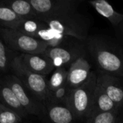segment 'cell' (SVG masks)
I'll return each mask as SVG.
<instances>
[{"label": "cell", "instance_id": "6da1fadb", "mask_svg": "<svg viewBox=\"0 0 123 123\" xmlns=\"http://www.w3.org/2000/svg\"><path fill=\"white\" fill-rule=\"evenodd\" d=\"M89 58L98 71L123 78V48L100 36L89 35L85 41Z\"/></svg>", "mask_w": 123, "mask_h": 123}, {"label": "cell", "instance_id": "7a4b0ae2", "mask_svg": "<svg viewBox=\"0 0 123 123\" xmlns=\"http://www.w3.org/2000/svg\"><path fill=\"white\" fill-rule=\"evenodd\" d=\"M10 70L25 88L40 102L48 104L50 99L51 92L48 88V81L45 76L27 70L22 63L19 55L13 58Z\"/></svg>", "mask_w": 123, "mask_h": 123}, {"label": "cell", "instance_id": "3957f363", "mask_svg": "<svg viewBox=\"0 0 123 123\" xmlns=\"http://www.w3.org/2000/svg\"><path fill=\"white\" fill-rule=\"evenodd\" d=\"M44 22L53 31L79 40L86 41L89 36V20L78 10Z\"/></svg>", "mask_w": 123, "mask_h": 123}, {"label": "cell", "instance_id": "277c9868", "mask_svg": "<svg viewBox=\"0 0 123 123\" xmlns=\"http://www.w3.org/2000/svg\"><path fill=\"white\" fill-rule=\"evenodd\" d=\"M97 85V74L92 71L84 84L76 89H72L67 107L73 112L76 120L87 117Z\"/></svg>", "mask_w": 123, "mask_h": 123}, {"label": "cell", "instance_id": "5b68a950", "mask_svg": "<svg viewBox=\"0 0 123 123\" xmlns=\"http://www.w3.org/2000/svg\"><path fill=\"white\" fill-rule=\"evenodd\" d=\"M0 38L8 48L20 52L21 54H43L49 48L48 44L42 40L1 26Z\"/></svg>", "mask_w": 123, "mask_h": 123}, {"label": "cell", "instance_id": "8992f818", "mask_svg": "<svg viewBox=\"0 0 123 123\" xmlns=\"http://www.w3.org/2000/svg\"><path fill=\"white\" fill-rule=\"evenodd\" d=\"M49 58L55 68H66L81 56L87 55L85 41L74 39L71 43L58 47L48 48L43 53Z\"/></svg>", "mask_w": 123, "mask_h": 123}, {"label": "cell", "instance_id": "52a82bcc", "mask_svg": "<svg viewBox=\"0 0 123 123\" xmlns=\"http://www.w3.org/2000/svg\"><path fill=\"white\" fill-rule=\"evenodd\" d=\"M37 19L41 22L55 19L78 10L75 0H30Z\"/></svg>", "mask_w": 123, "mask_h": 123}, {"label": "cell", "instance_id": "ba28073f", "mask_svg": "<svg viewBox=\"0 0 123 123\" xmlns=\"http://www.w3.org/2000/svg\"><path fill=\"white\" fill-rule=\"evenodd\" d=\"M4 81L8 84L18 102L28 114L33 115H43L45 111L44 105L36 99L32 98L27 92V89L22 82L13 74L6 75L4 77Z\"/></svg>", "mask_w": 123, "mask_h": 123}, {"label": "cell", "instance_id": "9c48e42d", "mask_svg": "<svg viewBox=\"0 0 123 123\" xmlns=\"http://www.w3.org/2000/svg\"><path fill=\"white\" fill-rule=\"evenodd\" d=\"M88 54L80 57L72 63L68 68L67 84L72 89L84 84L92 73V66Z\"/></svg>", "mask_w": 123, "mask_h": 123}, {"label": "cell", "instance_id": "30bf717a", "mask_svg": "<svg viewBox=\"0 0 123 123\" xmlns=\"http://www.w3.org/2000/svg\"><path fill=\"white\" fill-rule=\"evenodd\" d=\"M97 84L119 107L123 106V78L99 72Z\"/></svg>", "mask_w": 123, "mask_h": 123}, {"label": "cell", "instance_id": "8fae6325", "mask_svg": "<svg viewBox=\"0 0 123 123\" xmlns=\"http://www.w3.org/2000/svg\"><path fill=\"white\" fill-rule=\"evenodd\" d=\"M22 65L29 71L45 76L55 69L52 61L43 54L19 55Z\"/></svg>", "mask_w": 123, "mask_h": 123}, {"label": "cell", "instance_id": "7c38bea8", "mask_svg": "<svg viewBox=\"0 0 123 123\" xmlns=\"http://www.w3.org/2000/svg\"><path fill=\"white\" fill-rule=\"evenodd\" d=\"M119 109L120 108L97 84L95 89L92 106L86 119L99 114L118 111Z\"/></svg>", "mask_w": 123, "mask_h": 123}, {"label": "cell", "instance_id": "4fadbf2b", "mask_svg": "<svg viewBox=\"0 0 123 123\" xmlns=\"http://www.w3.org/2000/svg\"><path fill=\"white\" fill-rule=\"evenodd\" d=\"M89 3L100 15L108 19L115 27H120L123 23V14L115 10L113 6L107 1L93 0Z\"/></svg>", "mask_w": 123, "mask_h": 123}, {"label": "cell", "instance_id": "5bb4252c", "mask_svg": "<svg viewBox=\"0 0 123 123\" xmlns=\"http://www.w3.org/2000/svg\"><path fill=\"white\" fill-rule=\"evenodd\" d=\"M0 101L1 104L9 107L14 111H15L22 117H25L27 115V113L21 106L18 102L13 91L4 81V79L0 78Z\"/></svg>", "mask_w": 123, "mask_h": 123}, {"label": "cell", "instance_id": "9a60e30c", "mask_svg": "<svg viewBox=\"0 0 123 123\" xmlns=\"http://www.w3.org/2000/svg\"><path fill=\"white\" fill-rule=\"evenodd\" d=\"M46 111L53 123H74L76 120L71 110L64 105L49 103Z\"/></svg>", "mask_w": 123, "mask_h": 123}, {"label": "cell", "instance_id": "2e32d148", "mask_svg": "<svg viewBox=\"0 0 123 123\" xmlns=\"http://www.w3.org/2000/svg\"><path fill=\"white\" fill-rule=\"evenodd\" d=\"M4 5L11 9L16 14L24 19H37L36 14L30 2L25 0L6 1L1 2Z\"/></svg>", "mask_w": 123, "mask_h": 123}, {"label": "cell", "instance_id": "e0dca14e", "mask_svg": "<svg viewBox=\"0 0 123 123\" xmlns=\"http://www.w3.org/2000/svg\"><path fill=\"white\" fill-rule=\"evenodd\" d=\"M45 27H47V25L43 22L35 19H22L13 30L36 38L37 33Z\"/></svg>", "mask_w": 123, "mask_h": 123}, {"label": "cell", "instance_id": "ac0fdd59", "mask_svg": "<svg viewBox=\"0 0 123 123\" xmlns=\"http://www.w3.org/2000/svg\"><path fill=\"white\" fill-rule=\"evenodd\" d=\"M22 19L11 9L0 3V26L14 29Z\"/></svg>", "mask_w": 123, "mask_h": 123}, {"label": "cell", "instance_id": "d6986e66", "mask_svg": "<svg viewBox=\"0 0 123 123\" xmlns=\"http://www.w3.org/2000/svg\"><path fill=\"white\" fill-rule=\"evenodd\" d=\"M68 68H57L53 73L51 77L48 81V88L50 91L54 92L57 89L66 85L67 84Z\"/></svg>", "mask_w": 123, "mask_h": 123}, {"label": "cell", "instance_id": "ffe728a7", "mask_svg": "<svg viewBox=\"0 0 123 123\" xmlns=\"http://www.w3.org/2000/svg\"><path fill=\"white\" fill-rule=\"evenodd\" d=\"M71 91H72V89L70 88L67 84L57 89L54 92H51V96H50V99L49 103L61 104V105H64L67 106Z\"/></svg>", "mask_w": 123, "mask_h": 123}, {"label": "cell", "instance_id": "44dd1931", "mask_svg": "<svg viewBox=\"0 0 123 123\" xmlns=\"http://www.w3.org/2000/svg\"><path fill=\"white\" fill-rule=\"evenodd\" d=\"M22 117L9 107L0 103V123H19Z\"/></svg>", "mask_w": 123, "mask_h": 123}, {"label": "cell", "instance_id": "7402d4cb", "mask_svg": "<svg viewBox=\"0 0 123 123\" xmlns=\"http://www.w3.org/2000/svg\"><path fill=\"white\" fill-rule=\"evenodd\" d=\"M14 57L10 56L8 48L0 38V72H6L10 69L11 63Z\"/></svg>", "mask_w": 123, "mask_h": 123}, {"label": "cell", "instance_id": "603a6c76", "mask_svg": "<svg viewBox=\"0 0 123 123\" xmlns=\"http://www.w3.org/2000/svg\"><path fill=\"white\" fill-rule=\"evenodd\" d=\"M117 112H106L91 117L86 119L84 123H116Z\"/></svg>", "mask_w": 123, "mask_h": 123}, {"label": "cell", "instance_id": "cb8c5ba5", "mask_svg": "<svg viewBox=\"0 0 123 123\" xmlns=\"http://www.w3.org/2000/svg\"><path fill=\"white\" fill-rule=\"evenodd\" d=\"M116 123H123V106L119 109L117 112Z\"/></svg>", "mask_w": 123, "mask_h": 123}, {"label": "cell", "instance_id": "d4e9b609", "mask_svg": "<svg viewBox=\"0 0 123 123\" xmlns=\"http://www.w3.org/2000/svg\"><path fill=\"white\" fill-rule=\"evenodd\" d=\"M120 26H121L122 27H123V23H122V24H121V25H120Z\"/></svg>", "mask_w": 123, "mask_h": 123}]
</instances>
